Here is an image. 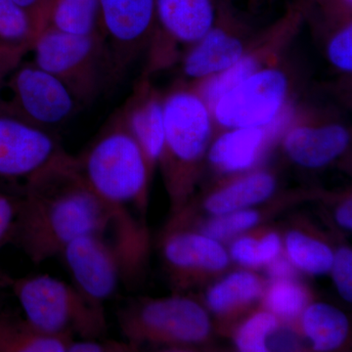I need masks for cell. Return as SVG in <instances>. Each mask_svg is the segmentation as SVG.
I'll return each instance as SVG.
<instances>
[{
	"label": "cell",
	"instance_id": "obj_1",
	"mask_svg": "<svg viewBox=\"0 0 352 352\" xmlns=\"http://www.w3.org/2000/svg\"><path fill=\"white\" fill-rule=\"evenodd\" d=\"M19 198L12 242L34 263L59 256L87 234H138L129 215L113 210L88 186L68 153L25 183Z\"/></svg>",
	"mask_w": 352,
	"mask_h": 352
},
{
	"label": "cell",
	"instance_id": "obj_2",
	"mask_svg": "<svg viewBox=\"0 0 352 352\" xmlns=\"http://www.w3.org/2000/svg\"><path fill=\"white\" fill-rule=\"evenodd\" d=\"M75 160L88 186L113 210L129 215V206L144 205L152 173L119 116Z\"/></svg>",
	"mask_w": 352,
	"mask_h": 352
},
{
	"label": "cell",
	"instance_id": "obj_3",
	"mask_svg": "<svg viewBox=\"0 0 352 352\" xmlns=\"http://www.w3.org/2000/svg\"><path fill=\"white\" fill-rule=\"evenodd\" d=\"M25 319L41 332L75 339H97L107 332L105 309L74 286L50 275L10 279Z\"/></svg>",
	"mask_w": 352,
	"mask_h": 352
},
{
	"label": "cell",
	"instance_id": "obj_4",
	"mask_svg": "<svg viewBox=\"0 0 352 352\" xmlns=\"http://www.w3.org/2000/svg\"><path fill=\"white\" fill-rule=\"evenodd\" d=\"M164 144L160 164L168 191L177 201L214 136L212 112L196 90L177 83L164 94Z\"/></svg>",
	"mask_w": 352,
	"mask_h": 352
},
{
	"label": "cell",
	"instance_id": "obj_5",
	"mask_svg": "<svg viewBox=\"0 0 352 352\" xmlns=\"http://www.w3.org/2000/svg\"><path fill=\"white\" fill-rule=\"evenodd\" d=\"M34 63L61 80L80 104H88L112 80L105 43L99 32L76 36L45 25L32 46Z\"/></svg>",
	"mask_w": 352,
	"mask_h": 352
},
{
	"label": "cell",
	"instance_id": "obj_6",
	"mask_svg": "<svg viewBox=\"0 0 352 352\" xmlns=\"http://www.w3.org/2000/svg\"><path fill=\"white\" fill-rule=\"evenodd\" d=\"M138 238L122 233L80 236L62 250L73 285L88 300L104 307L126 274Z\"/></svg>",
	"mask_w": 352,
	"mask_h": 352
},
{
	"label": "cell",
	"instance_id": "obj_7",
	"mask_svg": "<svg viewBox=\"0 0 352 352\" xmlns=\"http://www.w3.org/2000/svg\"><path fill=\"white\" fill-rule=\"evenodd\" d=\"M120 327L129 342L183 346L207 339L210 321L203 307L180 296L150 298L129 305L119 314Z\"/></svg>",
	"mask_w": 352,
	"mask_h": 352
},
{
	"label": "cell",
	"instance_id": "obj_8",
	"mask_svg": "<svg viewBox=\"0 0 352 352\" xmlns=\"http://www.w3.org/2000/svg\"><path fill=\"white\" fill-rule=\"evenodd\" d=\"M295 103L293 82L281 62L247 76L219 97L212 119L219 129L263 126Z\"/></svg>",
	"mask_w": 352,
	"mask_h": 352
},
{
	"label": "cell",
	"instance_id": "obj_9",
	"mask_svg": "<svg viewBox=\"0 0 352 352\" xmlns=\"http://www.w3.org/2000/svg\"><path fill=\"white\" fill-rule=\"evenodd\" d=\"M0 101L22 119L50 131L71 119L80 105L61 80L25 60L0 82Z\"/></svg>",
	"mask_w": 352,
	"mask_h": 352
},
{
	"label": "cell",
	"instance_id": "obj_10",
	"mask_svg": "<svg viewBox=\"0 0 352 352\" xmlns=\"http://www.w3.org/2000/svg\"><path fill=\"white\" fill-rule=\"evenodd\" d=\"M258 32L236 10L231 0H217V14L207 34L183 53L184 82H195L233 66Z\"/></svg>",
	"mask_w": 352,
	"mask_h": 352
},
{
	"label": "cell",
	"instance_id": "obj_11",
	"mask_svg": "<svg viewBox=\"0 0 352 352\" xmlns=\"http://www.w3.org/2000/svg\"><path fill=\"white\" fill-rule=\"evenodd\" d=\"M217 0H156V27L148 48L144 76L182 58L214 23Z\"/></svg>",
	"mask_w": 352,
	"mask_h": 352
},
{
	"label": "cell",
	"instance_id": "obj_12",
	"mask_svg": "<svg viewBox=\"0 0 352 352\" xmlns=\"http://www.w3.org/2000/svg\"><path fill=\"white\" fill-rule=\"evenodd\" d=\"M67 154L47 129L16 115L0 101V180L20 189L39 171Z\"/></svg>",
	"mask_w": 352,
	"mask_h": 352
},
{
	"label": "cell",
	"instance_id": "obj_13",
	"mask_svg": "<svg viewBox=\"0 0 352 352\" xmlns=\"http://www.w3.org/2000/svg\"><path fill=\"white\" fill-rule=\"evenodd\" d=\"M156 27V0H100L99 34L112 78H119L149 48Z\"/></svg>",
	"mask_w": 352,
	"mask_h": 352
},
{
	"label": "cell",
	"instance_id": "obj_14",
	"mask_svg": "<svg viewBox=\"0 0 352 352\" xmlns=\"http://www.w3.org/2000/svg\"><path fill=\"white\" fill-rule=\"evenodd\" d=\"M303 23V14L295 2L276 22L258 32L244 54L230 68L199 82L186 83L198 92L212 110L219 97L241 80L259 69L280 63Z\"/></svg>",
	"mask_w": 352,
	"mask_h": 352
},
{
	"label": "cell",
	"instance_id": "obj_15",
	"mask_svg": "<svg viewBox=\"0 0 352 352\" xmlns=\"http://www.w3.org/2000/svg\"><path fill=\"white\" fill-rule=\"evenodd\" d=\"M279 143L293 163L305 168H321L346 151L351 132L324 112L296 105Z\"/></svg>",
	"mask_w": 352,
	"mask_h": 352
},
{
	"label": "cell",
	"instance_id": "obj_16",
	"mask_svg": "<svg viewBox=\"0 0 352 352\" xmlns=\"http://www.w3.org/2000/svg\"><path fill=\"white\" fill-rule=\"evenodd\" d=\"M296 105L292 104L276 120L265 126L223 129L208 147V162L215 170L226 175L254 170L271 148L281 140Z\"/></svg>",
	"mask_w": 352,
	"mask_h": 352
},
{
	"label": "cell",
	"instance_id": "obj_17",
	"mask_svg": "<svg viewBox=\"0 0 352 352\" xmlns=\"http://www.w3.org/2000/svg\"><path fill=\"white\" fill-rule=\"evenodd\" d=\"M117 115L135 139L153 173L164 150V94L152 85L149 76H142Z\"/></svg>",
	"mask_w": 352,
	"mask_h": 352
},
{
	"label": "cell",
	"instance_id": "obj_18",
	"mask_svg": "<svg viewBox=\"0 0 352 352\" xmlns=\"http://www.w3.org/2000/svg\"><path fill=\"white\" fill-rule=\"evenodd\" d=\"M164 263L175 282L190 273L219 272L228 265L229 256L219 241L204 234L175 231L164 236L162 245Z\"/></svg>",
	"mask_w": 352,
	"mask_h": 352
},
{
	"label": "cell",
	"instance_id": "obj_19",
	"mask_svg": "<svg viewBox=\"0 0 352 352\" xmlns=\"http://www.w3.org/2000/svg\"><path fill=\"white\" fill-rule=\"evenodd\" d=\"M276 186V178L270 171L254 168L215 190L206 200L205 208L212 215L244 210L267 200Z\"/></svg>",
	"mask_w": 352,
	"mask_h": 352
},
{
	"label": "cell",
	"instance_id": "obj_20",
	"mask_svg": "<svg viewBox=\"0 0 352 352\" xmlns=\"http://www.w3.org/2000/svg\"><path fill=\"white\" fill-rule=\"evenodd\" d=\"M302 328L317 351H333L342 346L349 332L346 315L328 303L308 305L302 315Z\"/></svg>",
	"mask_w": 352,
	"mask_h": 352
},
{
	"label": "cell",
	"instance_id": "obj_21",
	"mask_svg": "<svg viewBox=\"0 0 352 352\" xmlns=\"http://www.w3.org/2000/svg\"><path fill=\"white\" fill-rule=\"evenodd\" d=\"M73 340L41 332L25 319L0 314V352H68Z\"/></svg>",
	"mask_w": 352,
	"mask_h": 352
},
{
	"label": "cell",
	"instance_id": "obj_22",
	"mask_svg": "<svg viewBox=\"0 0 352 352\" xmlns=\"http://www.w3.org/2000/svg\"><path fill=\"white\" fill-rule=\"evenodd\" d=\"M263 282L250 271H235L214 285L207 294L208 307L217 314H228L263 296Z\"/></svg>",
	"mask_w": 352,
	"mask_h": 352
},
{
	"label": "cell",
	"instance_id": "obj_23",
	"mask_svg": "<svg viewBox=\"0 0 352 352\" xmlns=\"http://www.w3.org/2000/svg\"><path fill=\"white\" fill-rule=\"evenodd\" d=\"M100 0H53L45 25L76 36L99 32Z\"/></svg>",
	"mask_w": 352,
	"mask_h": 352
},
{
	"label": "cell",
	"instance_id": "obj_24",
	"mask_svg": "<svg viewBox=\"0 0 352 352\" xmlns=\"http://www.w3.org/2000/svg\"><path fill=\"white\" fill-rule=\"evenodd\" d=\"M286 251L296 270L307 274H325L332 267L333 252L330 247L300 231H292L287 235Z\"/></svg>",
	"mask_w": 352,
	"mask_h": 352
},
{
	"label": "cell",
	"instance_id": "obj_25",
	"mask_svg": "<svg viewBox=\"0 0 352 352\" xmlns=\"http://www.w3.org/2000/svg\"><path fill=\"white\" fill-rule=\"evenodd\" d=\"M41 32L38 21L15 0H0V43L32 50Z\"/></svg>",
	"mask_w": 352,
	"mask_h": 352
},
{
	"label": "cell",
	"instance_id": "obj_26",
	"mask_svg": "<svg viewBox=\"0 0 352 352\" xmlns=\"http://www.w3.org/2000/svg\"><path fill=\"white\" fill-rule=\"evenodd\" d=\"M263 305L267 311L283 320H294L302 315L309 302V294L294 278L271 280L264 288Z\"/></svg>",
	"mask_w": 352,
	"mask_h": 352
},
{
	"label": "cell",
	"instance_id": "obj_27",
	"mask_svg": "<svg viewBox=\"0 0 352 352\" xmlns=\"http://www.w3.org/2000/svg\"><path fill=\"white\" fill-rule=\"evenodd\" d=\"M281 249V239L277 233H266L261 237L242 236L231 244L230 256L241 265L254 268L267 265L280 256Z\"/></svg>",
	"mask_w": 352,
	"mask_h": 352
},
{
	"label": "cell",
	"instance_id": "obj_28",
	"mask_svg": "<svg viewBox=\"0 0 352 352\" xmlns=\"http://www.w3.org/2000/svg\"><path fill=\"white\" fill-rule=\"evenodd\" d=\"M279 318L263 310L250 317L237 331L235 344L240 351H268L267 340L279 328Z\"/></svg>",
	"mask_w": 352,
	"mask_h": 352
},
{
	"label": "cell",
	"instance_id": "obj_29",
	"mask_svg": "<svg viewBox=\"0 0 352 352\" xmlns=\"http://www.w3.org/2000/svg\"><path fill=\"white\" fill-rule=\"evenodd\" d=\"M325 32L324 48L331 66L342 75L352 72V21L319 30Z\"/></svg>",
	"mask_w": 352,
	"mask_h": 352
},
{
	"label": "cell",
	"instance_id": "obj_30",
	"mask_svg": "<svg viewBox=\"0 0 352 352\" xmlns=\"http://www.w3.org/2000/svg\"><path fill=\"white\" fill-rule=\"evenodd\" d=\"M305 21L311 20L316 30L352 21V0H298Z\"/></svg>",
	"mask_w": 352,
	"mask_h": 352
},
{
	"label": "cell",
	"instance_id": "obj_31",
	"mask_svg": "<svg viewBox=\"0 0 352 352\" xmlns=\"http://www.w3.org/2000/svg\"><path fill=\"white\" fill-rule=\"evenodd\" d=\"M259 219L258 212L249 208L214 215L201 226V232L221 243L256 226Z\"/></svg>",
	"mask_w": 352,
	"mask_h": 352
},
{
	"label": "cell",
	"instance_id": "obj_32",
	"mask_svg": "<svg viewBox=\"0 0 352 352\" xmlns=\"http://www.w3.org/2000/svg\"><path fill=\"white\" fill-rule=\"evenodd\" d=\"M333 283L340 296L346 302L352 300V252L349 248L344 247L333 254L332 263Z\"/></svg>",
	"mask_w": 352,
	"mask_h": 352
},
{
	"label": "cell",
	"instance_id": "obj_33",
	"mask_svg": "<svg viewBox=\"0 0 352 352\" xmlns=\"http://www.w3.org/2000/svg\"><path fill=\"white\" fill-rule=\"evenodd\" d=\"M19 195L0 192V249L12 242L19 215Z\"/></svg>",
	"mask_w": 352,
	"mask_h": 352
},
{
	"label": "cell",
	"instance_id": "obj_34",
	"mask_svg": "<svg viewBox=\"0 0 352 352\" xmlns=\"http://www.w3.org/2000/svg\"><path fill=\"white\" fill-rule=\"evenodd\" d=\"M132 342H117L102 338L97 339H74L69 342L68 352H122L135 351Z\"/></svg>",
	"mask_w": 352,
	"mask_h": 352
},
{
	"label": "cell",
	"instance_id": "obj_35",
	"mask_svg": "<svg viewBox=\"0 0 352 352\" xmlns=\"http://www.w3.org/2000/svg\"><path fill=\"white\" fill-rule=\"evenodd\" d=\"M29 52H31L29 48L0 43V82L6 80L21 62L24 61Z\"/></svg>",
	"mask_w": 352,
	"mask_h": 352
},
{
	"label": "cell",
	"instance_id": "obj_36",
	"mask_svg": "<svg viewBox=\"0 0 352 352\" xmlns=\"http://www.w3.org/2000/svg\"><path fill=\"white\" fill-rule=\"evenodd\" d=\"M266 266L271 280L291 279L295 277L296 268L288 258L279 256Z\"/></svg>",
	"mask_w": 352,
	"mask_h": 352
},
{
	"label": "cell",
	"instance_id": "obj_37",
	"mask_svg": "<svg viewBox=\"0 0 352 352\" xmlns=\"http://www.w3.org/2000/svg\"><path fill=\"white\" fill-rule=\"evenodd\" d=\"M352 205L351 199L342 201L337 208L336 212V219L338 223L340 224L342 228L346 230H351L352 228Z\"/></svg>",
	"mask_w": 352,
	"mask_h": 352
},
{
	"label": "cell",
	"instance_id": "obj_38",
	"mask_svg": "<svg viewBox=\"0 0 352 352\" xmlns=\"http://www.w3.org/2000/svg\"><path fill=\"white\" fill-rule=\"evenodd\" d=\"M15 1L17 2L18 4H20L21 6L27 9L28 11H30V12L34 16V18L38 21L39 27L43 30L38 16L39 0H15Z\"/></svg>",
	"mask_w": 352,
	"mask_h": 352
},
{
	"label": "cell",
	"instance_id": "obj_39",
	"mask_svg": "<svg viewBox=\"0 0 352 352\" xmlns=\"http://www.w3.org/2000/svg\"><path fill=\"white\" fill-rule=\"evenodd\" d=\"M53 0H39L38 16L43 29L45 27L47 21L48 12Z\"/></svg>",
	"mask_w": 352,
	"mask_h": 352
},
{
	"label": "cell",
	"instance_id": "obj_40",
	"mask_svg": "<svg viewBox=\"0 0 352 352\" xmlns=\"http://www.w3.org/2000/svg\"><path fill=\"white\" fill-rule=\"evenodd\" d=\"M265 1L266 0H249L250 8H251L252 10H256L258 7L263 6Z\"/></svg>",
	"mask_w": 352,
	"mask_h": 352
},
{
	"label": "cell",
	"instance_id": "obj_41",
	"mask_svg": "<svg viewBox=\"0 0 352 352\" xmlns=\"http://www.w3.org/2000/svg\"><path fill=\"white\" fill-rule=\"evenodd\" d=\"M8 276H6V274H3V273L0 272V284L3 285V286H6L7 282H8L9 280Z\"/></svg>",
	"mask_w": 352,
	"mask_h": 352
},
{
	"label": "cell",
	"instance_id": "obj_42",
	"mask_svg": "<svg viewBox=\"0 0 352 352\" xmlns=\"http://www.w3.org/2000/svg\"><path fill=\"white\" fill-rule=\"evenodd\" d=\"M2 314V311H0V314Z\"/></svg>",
	"mask_w": 352,
	"mask_h": 352
}]
</instances>
